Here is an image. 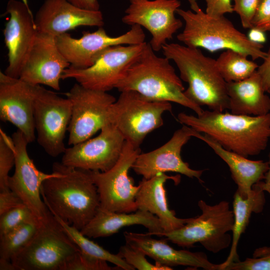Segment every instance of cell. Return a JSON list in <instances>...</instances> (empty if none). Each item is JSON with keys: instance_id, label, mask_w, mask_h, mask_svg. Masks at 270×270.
<instances>
[{"instance_id": "6da1fadb", "label": "cell", "mask_w": 270, "mask_h": 270, "mask_svg": "<svg viewBox=\"0 0 270 270\" xmlns=\"http://www.w3.org/2000/svg\"><path fill=\"white\" fill-rule=\"evenodd\" d=\"M56 174L42 182L43 201L54 216L80 230L95 216L100 206L98 188L91 170L52 164Z\"/></svg>"}, {"instance_id": "7a4b0ae2", "label": "cell", "mask_w": 270, "mask_h": 270, "mask_svg": "<svg viewBox=\"0 0 270 270\" xmlns=\"http://www.w3.org/2000/svg\"><path fill=\"white\" fill-rule=\"evenodd\" d=\"M178 120L208 134L224 148L246 158L259 154L270 139V112L250 116L206 110L196 116L180 112Z\"/></svg>"}, {"instance_id": "3957f363", "label": "cell", "mask_w": 270, "mask_h": 270, "mask_svg": "<svg viewBox=\"0 0 270 270\" xmlns=\"http://www.w3.org/2000/svg\"><path fill=\"white\" fill-rule=\"evenodd\" d=\"M164 55L178 67L182 80L188 84L185 96L199 106L224 112L229 108L226 84L220 74L216 60L204 54L199 48L178 43H166Z\"/></svg>"}, {"instance_id": "277c9868", "label": "cell", "mask_w": 270, "mask_h": 270, "mask_svg": "<svg viewBox=\"0 0 270 270\" xmlns=\"http://www.w3.org/2000/svg\"><path fill=\"white\" fill-rule=\"evenodd\" d=\"M166 57L158 56L149 42L115 88L134 90L153 100L174 102L192 110L196 115L204 110L184 94L182 80Z\"/></svg>"}, {"instance_id": "5b68a950", "label": "cell", "mask_w": 270, "mask_h": 270, "mask_svg": "<svg viewBox=\"0 0 270 270\" xmlns=\"http://www.w3.org/2000/svg\"><path fill=\"white\" fill-rule=\"evenodd\" d=\"M188 0L192 10H176L185 23L182 32L176 36L184 45L210 52L232 50L253 60L266 58L264 45L251 42L224 16H210L201 9L196 0Z\"/></svg>"}, {"instance_id": "8992f818", "label": "cell", "mask_w": 270, "mask_h": 270, "mask_svg": "<svg viewBox=\"0 0 270 270\" xmlns=\"http://www.w3.org/2000/svg\"><path fill=\"white\" fill-rule=\"evenodd\" d=\"M200 216L191 220L182 228L156 235L165 236L178 246L191 248L200 243L207 250L216 254L228 248L232 244L234 224L233 210L229 202L222 200L214 205L203 200L198 202Z\"/></svg>"}, {"instance_id": "52a82bcc", "label": "cell", "mask_w": 270, "mask_h": 270, "mask_svg": "<svg viewBox=\"0 0 270 270\" xmlns=\"http://www.w3.org/2000/svg\"><path fill=\"white\" fill-rule=\"evenodd\" d=\"M80 250L54 216L11 260L16 270H62Z\"/></svg>"}, {"instance_id": "ba28073f", "label": "cell", "mask_w": 270, "mask_h": 270, "mask_svg": "<svg viewBox=\"0 0 270 270\" xmlns=\"http://www.w3.org/2000/svg\"><path fill=\"white\" fill-rule=\"evenodd\" d=\"M172 110L170 102L151 100L134 90L124 91L110 106L108 121L126 141L140 148L149 133L163 124V114Z\"/></svg>"}, {"instance_id": "9c48e42d", "label": "cell", "mask_w": 270, "mask_h": 270, "mask_svg": "<svg viewBox=\"0 0 270 270\" xmlns=\"http://www.w3.org/2000/svg\"><path fill=\"white\" fill-rule=\"evenodd\" d=\"M140 153L126 140L121 155L109 170L91 171L93 181L100 196V208L113 212L130 213L138 210L136 196L139 185H134L128 172Z\"/></svg>"}, {"instance_id": "30bf717a", "label": "cell", "mask_w": 270, "mask_h": 270, "mask_svg": "<svg viewBox=\"0 0 270 270\" xmlns=\"http://www.w3.org/2000/svg\"><path fill=\"white\" fill-rule=\"evenodd\" d=\"M72 104L68 98L38 86L34 104V118L39 145L56 157L66 148L64 140L70 122Z\"/></svg>"}, {"instance_id": "8fae6325", "label": "cell", "mask_w": 270, "mask_h": 270, "mask_svg": "<svg viewBox=\"0 0 270 270\" xmlns=\"http://www.w3.org/2000/svg\"><path fill=\"white\" fill-rule=\"evenodd\" d=\"M66 96L72 104L68 130V145L90 138L109 123V110L116 100L112 94L75 84Z\"/></svg>"}, {"instance_id": "7c38bea8", "label": "cell", "mask_w": 270, "mask_h": 270, "mask_svg": "<svg viewBox=\"0 0 270 270\" xmlns=\"http://www.w3.org/2000/svg\"><path fill=\"white\" fill-rule=\"evenodd\" d=\"M146 43L110 46L89 68L69 66L64 70L62 79L73 78L86 88L107 92L124 77L142 52Z\"/></svg>"}, {"instance_id": "4fadbf2b", "label": "cell", "mask_w": 270, "mask_h": 270, "mask_svg": "<svg viewBox=\"0 0 270 270\" xmlns=\"http://www.w3.org/2000/svg\"><path fill=\"white\" fill-rule=\"evenodd\" d=\"M12 138L15 154V170L14 174L9 178L8 187L30 210L38 226L54 216L42 200L40 188L44 181L56 173L46 174L36 168L28 154V142L22 132L18 130Z\"/></svg>"}, {"instance_id": "5bb4252c", "label": "cell", "mask_w": 270, "mask_h": 270, "mask_svg": "<svg viewBox=\"0 0 270 270\" xmlns=\"http://www.w3.org/2000/svg\"><path fill=\"white\" fill-rule=\"evenodd\" d=\"M76 38L66 33L56 37L57 46L71 67L83 69L92 66L100 54L108 48L117 45L144 43L146 36L142 26H131L126 32L110 36L102 27L95 32H84Z\"/></svg>"}, {"instance_id": "9a60e30c", "label": "cell", "mask_w": 270, "mask_h": 270, "mask_svg": "<svg viewBox=\"0 0 270 270\" xmlns=\"http://www.w3.org/2000/svg\"><path fill=\"white\" fill-rule=\"evenodd\" d=\"M130 5L122 18L123 23L138 24L152 34L149 42L154 52L162 50L167 40L182 26V21L176 17L180 6L178 0H128Z\"/></svg>"}, {"instance_id": "2e32d148", "label": "cell", "mask_w": 270, "mask_h": 270, "mask_svg": "<svg viewBox=\"0 0 270 270\" xmlns=\"http://www.w3.org/2000/svg\"><path fill=\"white\" fill-rule=\"evenodd\" d=\"M125 142L116 126L108 123L96 136L66 148L61 162L83 170L106 172L118 160Z\"/></svg>"}, {"instance_id": "e0dca14e", "label": "cell", "mask_w": 270, "mask_h": 270, "mask_svg": "<svg viewBox=\"0 0 270 270\" xmlns=\"http://www.w3.org/2000/svg\"><path fill=\"white\" fill-rule=\"evenodd\" d=\"M4 14L9 17L4 30L8 51V65L4 72L10 76L19 78L38 30L28 4L22 0H8Z\"/></svg>"}, {"instance_id": "ac0fdd59", "label": "cell", "mask_w": 270, "mask_h": 270, "mask_svg": "<svg viewBox=\"0 0 270 270\" xmlns=\"http://www.w3.org/2000/svg\"><path fill=\"white\" fill-rule=\"evenodd\" d=\"M198 132L184 124L176 130L170 139L160 148L143 154H140L132 168L145 179H149L160 172H174L190 178H196L202 182L204 170L191 168L182 158V146L191 137H196Z\"/></svg>"}, {"instance_id": "d6986e66", "label": "cell", "mask_w": 270, "mask_h": 270, "mask_svg": "<svg viewBox=\"0 0 270 270\" xmlns=\"http://www.w3.org/2000/svg\"><path fill=\"white\" fill-rule=\"evenodd\" d=\"M39 85L0 72V118L14 124L28 144L36 139L34 104Z\"/></svg>"}, {"instance_id": "ffe728a7", "label": "cell", "mask_w": 270, "mask_h": 270, "mask_svg": "<svg viewBox=\"0 0 270 270\" xmlns=\"http://www.w3.org/2000/svg\"><path fill=\"white\" fill-rule=\"evenodd\" d=\"M70 66L56 37L38 32L19 78L30 84H43L59 90L62 74Z\"/></svg>"}, {"instance_id": "44dd1931", "label": "cell", "mask_w": 270, "mask_h": 270, "mask_svg": "<svg viewBox=\"0 0 270 270\" xmlns=\"http://www.w3.org/2000/svg\"><path fill=\"white\" fill-rule=\"evenodd\" d=\"M34 21L38 32L56 37L82 26L102 27V12L78 7L68 0H45Z\"/></svg>"}, {"instance_id": "7402d4cb", "label": "cell", "mask_w": 270, "mask_h": 270, "mask_svg": "<svg viewBox=\"0 0 270 270\" xmlns=\"http://www.w3.org/2000/svg\"><path fill=\"white\" fill-rule=\"evenodd\" d=\"M124 235L126 244L140 250L162 266L170 268L184 266L206 270H220V264L212 263L203 252L177 250L169 246L166 239L156 240L146 234L125 232Z\"/></svg>"}, {"instance_id": "603a6c76", "label": "cell", "mask_w": 270, "mask_h": 270, "mask_svg": "<svg viewBox=\"0 0 270 270\" xmlns=\"http://www.w3.org/2000/svg\"><path fill=\"white\" fill-rule=\"evenodd\" d=\"M170 180L178 184L180 176H169L160 172L149 179L142 178L138 184L140 188L136 196L138 210L148 212L156 216L164 232L180 228L191 220L177 218L175 212L169 208L164 184Z\"/></svg>"}, {"instance_id": "cb8c5ba5", "label": "cell", "mask_w": 270, "mask_h": 270, "mask_svg": "<svg viewBox=\"0 0 270 270\" xmlns=\"http://www.w3.org/2000/svg\"><path fill=\"white\" fill-rule=\"evenodd\" d=\"M132 225L144 226L148 230L146 234L150 236H156L164 232L159 218L148 212L138 210L130 213L118 212L100 207L80 231L88 238H97L110 236L122 228Z\"/></svg>"}, {"instance_id": "d4e9b609", "label": "cell", "mask_w": 270, "mask_h": 270, "mask_svg": "<svg viewBox=\"0 0 270 270\" xmlns=\"http://www.w3.org/2000/svg\"><path fill=\"white\" fill-rule=\"evenodd\" d=\"M196 138L205 142L227 164L232 178L238 186L236 192L243 198L250 196L254 184L264 180L269 168L268 162L248 160L224 148L212 138L200 132Z\"/></svg>"}, {"instance_id": "484cf974", "label": "cell", "mask_w": 270, "mask_h": 270, "mask_svg": "<svg viewBox=\"0 0 270 270\" xmlns=\"http://www.w3.org/2000/svg\"><path fill=\"white\" fill-rule=\"evenodd\" d=\"M226 88L230 113L260 116L270 112V98L257 71L242 80L227 82Z\"/></svg>"}, {"instance_id": "4316f807", "label": "cell", "mask_w": 270, "mask_h": 270, "mask_svg": "<svg viewBox=\"0 0 270 270\" xmlns=\"http://www.w3.org/2000/svg\"><path fill=\"white\" fill-rule=\"evenodd\" d=\"M264 192L258 183L252 186V192L247 198H243L236 192L233 201L234 224L231 248L226 260L220 264V270H224L231 262L240 260L237 252L239 240L248 224L252 214L263 210L266 202Z\"/></svg>"}, {"instance_id": "83f0119b", "label": "cell", "mask_w": 270, "mask_h": 270, "mask_svg": "<svg viewBox=\"0 0 270 270\" xmlns=\"http://www.w3.org/2000/svg\"><path fill=\"white\" fill-rule=\"evenodd\" d=\"M248 57L238 51L227 50L216 60L217 68L226 82L242 80L257 70L258 64Z\"/></svg>"}, {"instance_id": "f1b7e54d", "label": "cell", "mask_w": 270, "mask_h": 270, "mask_svg": "<svg viewBox=\"0 0 270 270\" xmlns=\"http://www.w3.org/2000/svg\"><path fill=\"white\" fill-rule=\"evenodd\" d=\"M54 216L82 252L91 256L111 262L121 270H135L118 254L110 253L98 244L89 240L80 230L58 217Z\"/></svg>"}, {"instance_id": "f546056e", "label": "cell", "mask_w": 270, "mask_h": 270, "mask_svg": "<svg viewBox=\"0 0 270 270\" xmlns=\"http://www.w3.org/2000/svg\"><path fill=\"white\" fill-rule=\"evenodd\" d=\"M38 229L36 222L22 224L0 236V258L10 260L34 236Z\"/></svg>"}, {"instance_id": "4dcf8cb0", "label": "cell", "mask_w": 270, "mask_h": 270, "mask_svg": "<svg viewBox=\"0 0 270 270\" xmlns=\"http://www.w3.org/2000/svg\"><path fill=\"white\" fill-rule=\"evenodd\" d=\"M15 164V154L12 138L3 130L0 131V190L10 189L8 173Z\"/></svg>"}, {"instance_id": "1f68e13d", "label": "cell", "mask_w": 270, "mask_h": 270, "mask_svg": "<svg viewBox=\"0 0 270 270\" xmlns=\"http://www.w3.org/2000/svg\"><path fill=\"white\" fill-rule=\"evenodd\" d=\"M32 222L37 223L30 210L24 204L18 206L0 215V236L22 224Z\"/></svg>"}, {"instance_id": "d6a6232c", "label": "cell", "mask_w": 270, "mask_h": 270, "mask_svg": "<svg viewBox=\"0 0 270 270\" xmlns=\"http://www.w3.org/2000/svg\"><path fill=\"white\" fill-rule=\"evenodd\" d=\"M224 270H270V247L257 248L252 258L232 262Z\"/></svg>"}, {"instance_id": "836d02e7", "label": "cell", "mask_w": 270, "mask_h": 270, "mask_svg": "<svg viewBox=\"0 0 270 270\" xmlns=\"http://www.w3.org/2000/svg\"><path fill=\"white\" fill-rule=\"evenodd\" d=\"M129 264L139 270H171L172 268L158 264H153L148 261L146 254L140 250L126 243L122 246L118 254Z\"/></svg>"}, {"instance_id": "e575fe53", "label": "cell", "mask_w": 270, "mask_h": 270, "mask_svg": "<svg viewBox=\"0 0 270 270\" xmlns=\"http://www.w3.org/2000/svg\"><path fill=\"white\" fill-rule=\"evenodd\" d=\"M118 266L112 267L107 261L88 256L80 250L64 266L62 270H112ZM118 270V269H117Z\"/></svg>"}, {"instance_id": "d590c367", "label": "cell", "mask_w": 270, "mask_h": 270, "mask_svg": "<svg viewBox=\"0 0 270 270\" xmlns=\"http://www.w3.org/2000/svg\"><path fill=\"white\" fill-rule=\"evenodd\" d=\"M233 10L240 16L243 28H250L258 0H232Z\"/></svg>"}, {"instance_id": "8d00e7d4", "label": "cell", "mask_w": 270, "mask_h": 270, "mask_svg": "<svg viewBox=\"0 0 270 270\" xmlns=\"http://www.w3.org/2000/svg\"><path fill=\"white\" fill-rule=\"evenodd\" d=\"M252 24V27L270 31V0H258Z\"/></svg>"}, {"instance_id": "74e56055", "label": "cell", "mask_w": 270, "mask_h": 270, "mask_svg": "<svg viewBox=\"0 0 270 270\" xmlns=\"http://www.w3.org/2000/svg\"><path fill=\"white\" fill-rule=\"evenodd\" d=\"M206 12L212 16H224L227 13L233 12L232 0H206Z\"/></svg>"}, {"instance_id": "f35d334b", "label": "cell", "mask_w": 270, "mask_h": 270, "mask_svg": "<svg viewBox=\"0 0 270 270\" xmlns=\"http://www.w3.org/2000/svg\"><path fill=\"white\" fill-rule=\"evenodd\" d=\"M24 204L21 198L10 190L0 192V215Z\"/></svg>"}, {"instance_id": "ab89813d", "label": "cell", "mask_w": 270, "mask_h": 270, "mask_svg": "<svg viewBox=\"0 0 270 270\" xmlns=\"http://www.w3.org/2000/svg\"><path fill=\"white\" fill-rule=\"evenodd\" d=\"M263 60L262 63L258 66L256 71L261 78L264 88L267 92L270 88V47Z\"/></svg>"}, {"instance_id": "60d3db41", "label": "cell", "mask_w": 270, "mask_h": 270, "mask_svg": "<svg viewBox=\"0 0 270 270\" xmlns=\"http://www.w3.org/2000/svg\"><path fill=\"white\" fill-rule=\"evenodd\" d=\"M265 32L260 29L252 27L250 28L247 36L251 42L263 45L266 41Z\"/></svg>"}, {"instance_id": "b9f144b4", "label": "cell", "mask_w": 270, "mask_h": 270, "mask_svg": "<svg viewBox=\"0 0 270 270\" xmlns=\"http://www.w3.org/2000/svg\"><path fill=\"white\" fill-rule=\"evenodd\" d=\"M74 5L88 10H99L98 0H68Z\"/></svg>"}, {"instance_id": "7bdbcfd3", "label": "cell", "mask_w": 270, "mask_h": 270, "mask_svg": "<svg viewBox=\"0 0 270 270\" xmlns=\"http://www.w3.org/2000/svg\"><path fill=\"white\" fill-rule=\"evenodd\" d=\"M269 168L266 172L264 181H260L258 184L264 192H267L270 194V150L268 154Z\"/></svg>"}, {"instance_id": "ee69618b", "label": "cell", "mask_w": 270, "mask_h": 270, "mask_svg": "<svg viewBox=\"0 0 270 270\" xmlns=\"http://www.w3.org/2000/svg\"><path fill=\"white\" fill-rule=\"evenodd\" d=\"M0 270H16L10 260L0 258Z\"/></svg>"}, {"instance_id": "f6af8a7d", "label": "cell", "mask_w": 270, "mask_h": 270, "mask_svg": "<svg viewBox=\"0 0 270 270\" xmlns=\"http://www.w3.org/2000/svg\"><path fill=\"white\" fill-rule=\"evenodd\" d=\"M23 2H24L25 4H28V0H22Z\"/></svg>"}, {"instance_id": "bcb514c9", "label": "cell", "mask_w": 270, "mask_h": 270, "mask_svg": "<svg viewBox=\"0 0 270 270\" xmlns=\"http://www.w3.org/2000/svg\"><path fill=\"white\" fill-rule=\"evenodd\" d=\"M267 92L270 94V88H268V90H267Z\"/></svg>"}]
</instances>
